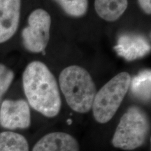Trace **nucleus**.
<instances>
[{
	"instance_id": "nucleus-4",
	"label": "nucleus",
	"mask_w": 151,
	"mask_h": 151,
	"mask_svg": "<svg viewBox=\"0 0 151 151\" xmlns=\"http://www.w3.org/2000/svg\"><path fill=\"white\" fill-rule=\"evenodd\" d=\"M131 79L127 72L118 73L96 93L92 106L96 121L105 124L113 118L129 89Z\"/></svg>"
},
{
	"instance_id": "nucleus-15",
	"label": "nucleus",
	"mask_w": 151,
	"mask_h": 151,
	"mask_svg": "<svg viewBox=\"0 0 151 151\" xmlns=\"http://www.w3.org/2000/svg\"><path fill=\"white\" fill-rule=\"evenodd\" d=\"M138 3L146 14H151V0H138Z\"/></svg>"
},
{
	"instance_id": "nucleus-14",
	"label": "nucleus",
	"mask_w": 151,
	"mask_h": 151,
	"mask_svg": "<svg viewBox=\"0 0 151 151\" xmlns=\"http://www.w3.org/2000/svg\"><path fill=\"white\" fill-rule=\"evenodd\" d=\"M14 78V73L6 66L0 64V101L9 90Z\"/></svg>"
},
{
	"instance_id": "nucleus-1",
	"label": "nucleus",
	"mask_w": 151,
	"mask_h": 151,
	"mask_svg": "<svg viewBox=\"0 0 151 151\" xmlns=\"http://www.w3.org/2000/svg\"><path fill=\"white\" fill-rule=\"evenodd\" d=\"M22 85L32 108L48 118L55 117L60 113L61 98L58 82L44 63H29L22 74Z\"/></svg>"
},
{
	"instance_id": "nucleus-3",
	"label": "nucleus",
	"mask_w": 151,
	"mask_h": 151,
	"mask_svg": "<svg viewBox=\"0 0 151 151\" xmlns=\"http://www.w3.org/2000/svg\"><path fill=\"white\" fill-rule=\"evenodd\" d=\"M150 123L146 113L137 106H132L122 115L112 139L115 148L132 150L146 142Z\"/></svg>"
},
{
	"instance_id": "nucleus-5",
	"label": "nucleus",
	"mask_w": 151,
	"mask_h": 151,
	"mask_svg": "<svg viewBox=\"0 0 151 151\" xmlns=\"http://www.w3.org/2000/svg\"><path fill=\"white\" fill-rule=\"evenodd\" d=\"M51 18L43 9H36L28 18L27 27L22 31V43L29 52L38 53L45 50L50 39Z\"/></svg>"
},
{
	"instance_id": "nucleus-12",
	"label": "nucleus",
	"mask_w": 151,
	"mask_h": 151,
	"mask_svg": "<svg viewBox=\"0 0 151 151\" xmlns=\"http://www.w3.org/2000/svg\"><path fill=\"white\" fill-rule=\"evenodd\" d=\"M26 138L12 132L0 133V151H29Z\"/></svg>"
},
{
	"instance_id": "nucleus-13",
	"label": "nucleus",
	"mask_w": 151,
	"mask_h": 151,
	"mask_svg": "<svg viewBox=\"0 0 151 151\" xmlns=\"http://www.w3.org/2000/svg\"><path fill=\"white\" fill-rule=\"evenodd\" d=\"M69 16L80 18L88 11V0H55Z\"/></svg>"
},
{
	"instance_id": "nucleus-2",
	"label": "nucleus",
	"mask_w": 151,
	"mask_h": 151,
	"mask_svg": "<svg viewBox=\"0 0 151 151\" xmlns=\"http://www.w3.org/2000/svg\"><path fill=\"white\" fill-rule=\"evenodd\" d=\"M59 83L66 101L72 110L80 113L91 110L97 90L86 69L78 65L67 67L60 73Z\"/></svg>"
},
{
	"instance_id": "nucleus-6",
	"label": "nucleus",
	"mask_w": 151,
	"mask_h": 151,
	"mask_svg": "<svg viewBox=\"0 0 151 151\" xmlns=\"http://www.w3.org/2000/svg\"><path fill=\"white\" fill-rule=\"evenodd\" d=\"M31 124L29 106L23 99L4 100L0 108V125L9 129H27Z\"/></svg>"
},
{
	"instance_id": "nucleus-7",
	"label": "nucleus",
	"mask_w": 151,
	"mask_h": 151,
	"mask_svg": "<svg viewBox=\"0 0 151 151\" xmlns=\"http://www.w3.org/2000/svg\"><path fill=\"white\" fill-rule=\"evenodd\" d=\"M21 0H0V43L16 34L20 16Z\"/></svg>"
},
{
	"instance_id": "nucleus-9",
	"label": "nucleus",
	"mask_w": 151,
	"mask_h": 151,
	"mask_svg": "<svg viewBox=\"0 0 151 151\" xmlns=\"http://www.w3.org/2000/svg\"><path fill=\"white\" fill-rule=\"evenodd\" d=\"M32 151H80L76 139L65 132H52L43 136Z\"/></svg>"
},
{
	"instance_id": "nucleus-11",
	"label": "nucleus",
	"mask_w": 151,
	"mask_h": 151,
	"mask_svg": "<svg viewBox=\"0 0 151 151\" xmlns=\"http://www.w3.org/2000/svg\"><path fill=\"white\" fill-rule=\"evenodd\" d=\"M151 72L150 70L141 71L131 79L129 88L138 99L148 101L150 99Z\"/></svg>"
},
{
	"instance_id": "nucleus-10",
	"label": "nucleus",
	"mask_w": 151,
	"mask_h": 151,
	"mask_svg": "<svg viewBox=\"0 0 151 151\" xmlns=\"http://www.w3.org/2000/svg\"><path fill=\"white\" fill-rule=\"evenodd\" d=\"M127 0H95L94 8L103 20L114 22L120 18L127 8Z\"/></svg>"
},
{
	"instance_id": "nucleus-8",
	"label": "nucleus",
	"mask_w": 151,
	"mask_h": 151,
	"mask_svg": "<svg viewBox=\"0 0 151 151\" xmlns=\"http://www.w3.org/2000/svg\"><path fill=\"white\" fill-rule=\"evenodd\" d=\"M114 50L119 56L127 61H133L148 54L150 51V45L143 36L124 34L119 37Z\"/></svg>"
}]
</instances>
